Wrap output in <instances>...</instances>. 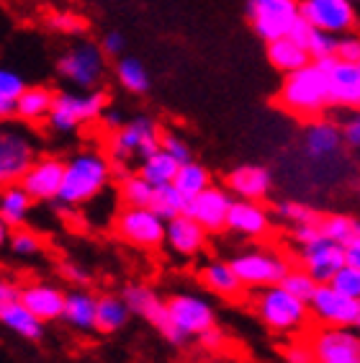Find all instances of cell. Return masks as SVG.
<instances>
[{
	"instance_id": "9a60e30c",
	"label": "cell",
	"mask_w": 360,
	"mask_h": 363,
	"mask_svg": "<svg viewBox=\"0 0 360 363\" xmlns=\"http://www.w3.org/2000/svg\"><path fill=\"white\" fill-rule=\"evenodd\" d=\"M34 162V145L21 129H6L0 134V181L6 186L21 183Z\"/></svg>"
},
{
	"instance_id": "9f6ffc18",
	"label": "cell",
	"mask_w": 360,
	"mask_h": 363,
	"mask_svg": "<svg viewBox=\"0 0 360 363\" xmlns=\"http://www.w3.org/2000/svg\"><path fill=\"white\" fill-rule=\"evenodd\" d=\"M345 263H347V266L360 268V238L345 247Z\"/></svg>"
},
{
	"instance_id": "ee69618b",
	"label": "cell",
	"mask_w": 360,
	"mask_h": 363,
	"mask_svg": "<svg viewBox=\"0 0 360 363\" xmlns=\"http://www.w3.org/2000/svg\"><path fill=\"white\" fill-rule=\"evenodd\" d=\"M162 150H165L170 157L180 162V165H188V162H193V152H191V145H188L180 134L167 132L162 134Z\"/></svg>"
},
{
	"instance_id": "f5cc1de1",
	"label": "cell",
	"mask_w": 360,
	"mask_h": 363,
	"mask_svg": "<svg viewBox=\"0 0 360 363\" xmlns=\"http://www.w3.org/2000/svg\"><path fill=\"white\" fill-rule=\"evenodd\" d=\"M23 289H18L13 281H0V307H8V304H16L21 301Z\"/></svg>"
},
{
	"instance_id": "7bdbcfd3",
	"label": "cell",
	"mask_w": 360,
	"mask_h": 363,
	"mask_svg": "<svg viewBox=\"0 0 360 363\" xmlns=\"http://www.w3.org/2000/svg\"><path fill=\"white\" fill-rule=\"evenodd\" d=\"M330 286H334L339 294H345L350 299H360V268L355 266H342L337 271L332 281H330Z\"/></svg>"
},
{
	"instance_id": "cb8c5ba5",
	"label": "cell",
	"mask_w": 360,
	"mask_h": 363,
	"mask_svg": "<svg viewBox=\"0 0 360 363\" xmlns=\"http://www.w3.org/2000/svg\"><path fill=\"white\" fill-rule=\"evenodd\" d=\"M64 299H67V294L60 291V289L52 286V284H42V281L23 286V294H21V301L42 322L62 320Z\"/></svg>"
},
{
	"instance_id": "4fadbf2b",
	"label": "cell",
	"mask_w": 360,
	"mask_h": 363,
	"mask_svg": "<svg viewBox=\"0 0 360 363\" xmlns=\"http://www.w3.org/2000/svg\"><path fill=\"white\" fill-rule=\"evenodd\" d=\"M317 363H360V333L355 328H322L309 337Z\"/></svg>"
},
{
	"instance_id": "5bb4252c",
	"label": "cell",
	"mask_w": 360,
	"mask_h": 363,
	"mask_svg": "<svg viewBox=\"0 0 360 363\" xmlns=\"http://www.w3.org/2000/svg\"><path fill=\"white\" fill-rule=\"evenodd\" d=\"M301 18L330 34H350L358 23L350 0H301Z\"/></svg>"
},
{
	"instance_id": "ba28073f",
	"label": "cell",
	"mask_w": 360,
	"mask_h": 363,
	"mask_svg": "<svg viewBox=\"0 0 360 363\" xmlns=\"http://www.w3.org/2000/svg\"><path fill=\"white\" fill-rule=\"evenodd\" d=\"M229 263H232V268L237 271V276H240V281L244 284V289H257V291L268 286H278V284L286 279V273L291 271L288 260H286L281 252L260 250V247L237 252Z\"/></svg>"
},
{
	"instance_id": "60d3db41",
	"label": "cell",
	"mask_w": 360,
	"mask_h": 363,
	"mask_svg": "<svg viewBox=\"0 0 360 363\" xmlns=\"http://www.w3.org/2000/svg\"><path fill=\"white\" fill-rule=\"evenodd\" d=\"M278 217L283 219V222L293 224V227H301V224H322V219H325L309 203H298V201L278 203Z\"/></svg>"
},
{
	"instance_id": "ac0fdd59",
	"label": "cell",
	"mask_w": 360,
	"mask_h": 363,
	"mask_svg": "<svg viewBox=\"0 0 360 363\" xmlns=\"http://www.w3.org/2000/svg\"><path fill=\"white\" fill-rule=\"evenodd\" d=\"M325 67L332 93V106H342L350 111L360 108V62H342L337 57L319 62Z\"/></svg>"
},
{
	"instance_id": "7dc6e473",
	"label": "cell",
	"mask_w": 360,
	"mask_h": 363,
	"mask_svg": "<svg viewBox=\"0 0 360 363\" xmlns=\"http://www.w3.org/2000/svg\"><path fill=\"white\" fill-rule=\"evenodd\" d=\"M337 60H342V62H360V36L355 34L339 36Z\"/></svg>"
},
{
	"instance_id": "8d00e7d4",
	"label": "cell",
	"mask_w": 360,
	"mask_h": 363,
	"mask_svg": "<svg viewBox=\"0 0 360 363\" xmlns=\"http://www.w3.org/2000/svg\"><path fill=\"white\" fill-rule=\"evenodd\" d=\"M186 206H188V199L170 183V186H157V189H154V199L150 209L157 211L165 222H170V219L186 214Z\"/></svg>"
},
{
	"instance_id": "83f0119b",
	"label": "cell",
	"mask_w": 360,
	"mask_h": 363,
	"mask_svg": "<svg viewBox=\"0 0 360 363\" xmlns=\"http://www.w3.org/2000/svg\"><path fill=\"white\" fill-rule=\"evenodd\" d=\"M268 60L270 65L281 72H296L306 65H312V55L309 49L301 47L298 42H293L291 36H283V39H276V42L268 44Z\"/></svg>"
},
{
	"instance_id": "484cf974",
	"label": "cell",
	"mask_w": 360,
	"mask_h": 363,
	"mask_svg": "<svg viewBox=\"0 0 360 363\" xmlns=\"http://www.w3.org/2000/svg\"><path fill=\"white\" fill-rule=\"evenodd\" d=\"M96 315H98V296H93L85 289L67 291L62 320L67 322L69 328L80 330V333H90V330H96Z\"/></svg>"
},
{
	"instance_id": "c3c4849f",
	"label": "cell",
	"mask_w": 360,
	"mask_h": 363,
	"mask_svg": "<svg viewBox=\"0 0 360 363\" xmlns=\"http://www.w3.org/2000/svg\"><path fill=\"white\" fill-rule=\"evenodd\" d=\"M339 129H342L345 145L353 147V150H360V108L358 111H350V116L339 124Z\"/></svg>"
},
{
	"instance_id": "30bf717a",
	"label": "cell",
	"mask_w": 360,
	"mask_h": 363,
	"mask_svg": "<svg viewBox=\"0 0 360 363\" xmlns=\"http://www.w3.org/2000/svg\"><path fill=\"white\" fill-rule=\"evenodd\" d=\"M167 315H170V322L178 330V335L183 337V342L188 337H198L216 325L214 307L198 294H173L167 299Z\"/></svg>"
},
{
	"instance_id": "681fc988",
	"label": "cell",
	"mask_w": 360,
	"mask_h": 363,
	"mask_svg": "<svg viewBox=\"0 0 360 363\" xmlns=\"http://www.w3.org/2000/svg\"><path fill=\"white\" fill-rule=\"evenodd\" d=\"M124 36L118 34V31H108V34L103 36V42H101V49H103L106 57H121L124 55Z\"/></svg>"
},
{
	"instance_id": "db71d44e",
	"label": "cell",
	"mask_w": 360,
	"mask_h": 363,
	"mask_svg": "<svg viewBox=\"0 0 360 363\" xmlns=\"http://www.w3.org/2000/svg\"><path fill=\"white\" fill-rule=\"evenodd\" d=\"M101 124L108 134L111 132H118L121 126H124V113L118 111V108H106V113L101 116Z\"/></svg>"
},
{
	"instance_id": "816d5d0a",
	"label": "cell",
	"mask_w": 360,
	"mask_h": 363,
	"mask_svg": "<svg viewBox=\"0 0 360 363\" xmlns=\"http://www.w3.org/2000/svg\"><path fill=\"white\" fill-rule=\"evenodd\" d=\"M319 238H322V227H319V224H301V227H293V240H296L301 247Z\"/></svg>"
},
{
	"instance_id": "9c48e42d",
	"label": "cell",
	"mask_w": 360,
	"mask_h": 363,
	"mask_svg": "<svg viewBox=\"0 0 360 363\" xmlns=\"http://www.w3.org/2000/svg\"><path fill=\"white\" fill-rule=\"evenodd\" d=\"M103 49L90 42H80L57 60V72L62 80H67L80 91H96V85L103 77Z\"/></svg>"
},
{
	"instance_id": "8fae6325",
	"label": "cell",
	"mask_w": 360,
	"mask_h": 363,
	"mask_svg": "<svg viewBox=\"0 0 360 363\" xmlns=\"http://www.w3.org/2000/svg\"><path fill=\"white\" fill-rule=\"evenodd\" d=\"M121 296L126 299V304H129V309H132V315L150 322L167 342L183 345V337L178 335V330L173 328L170 315H167V301L159 299L157 291H152V289L145 286V284H129V286H124V294H121Z\"/></svg>"
},
{
	"instance_id": "b9f144b4",
	"label": "cell",
	"mask_w": 360,
	"mask_h": 363,
	"mask_svg": "<svg viewBox=\"0 0 360 363\" xmlns=\"http://www.w3.org/2000/svg\"><path fill=\"white\" fill-rule=\"evenodd\" d=\"M8 247L18 258H34L36 252L42 250V238L36 232L26 230V227H18V230H13L11 240H8Z\"/></svg>"
},
{
	"instance_id": "d6a6232c",
	"label": "cell",
	"mask_w": 360,
	"mask_h": 363,
	"mask_svg": "<svg viewBox=\"0 0 360 363\" xmlns=\"http://www.w3.org/2000/svg\"><path fill=\"white\" fill-rule=\"evenodd\" d=\"M26 80L16 70H8V67L0 70V116L3 119L16 116V106H18L21 96L26 93Z\"/></svg>"
},
{
	"instance_id": "8992f818",
	"label": "cell",
	"mask_w": 360,
	"mask_h": 363,
	"mask_svg": "<svg viewBox=\"0 0 360 363\" xmlns=\"http://www.w3.org/2000/svg\"><path fill=\"white\" fill-rule=\"evenodd\" d=\"M249 26L265 44L283 39L301 21V0H247Z\"/></svg>"
},
{
	"instance_id": "6f0895ef",
	"label": "cell",
	"mask_w": 360,
	"mask_h": 363,
	"mask_svg": "<svg viewBox=\"0 0 360 363\" xmlns=\"http://www.w3.org/2000/svg\"><path fill=\"white\" fill-rule=\"evenodd\" d=\"M350 3H360V0H350Z\"/></svg>"
},
{
	"instance_id": "7c38bea8",
	"label": "cell",
	"mask_w": 360,
	"mask_h": 363,
	"mask_svg": "<svg viewBox=\"0 0 360 363\" xmlns=\"http://www.w3.org/2000/svg\"><path fill=\"white\" fill-rule=\"evenodd\" d=\"M312 315L327 328H358L360 330V299H350L330 284H319L314 299L309 301Z\"/></svg>"
},
{
	"instance_id": "44dd1931",
	"label": "cell",
	"mask_w": 360,
	"mask_h": 363,
	"mask_svg": "<svg viewBox=\"0 0 360 363\" xmlns=\"http://www.w3.org/2000/svg\"><path fill=\"white\" fill-rule=\"evenodd\" d=\"M206 235L208 232L193 217L180 214V217L167 222L165 245L167 250L180 255V258H196L203 250V245H206Z\"/></svg>"
},
{
	"instance_id": "3957f363",
	"label": "cell",
	"mask_w": 360,
	"mask_h": 363,
	"mask_svg": "<svg viewBox=\"0 0 360 363\" xmlns=\"http://www.w3.org/2000/svg\"><path fill=\"white\" fill-rule=\"evenodd\" d=\"M252 309H255L257 320L263 322L265 328L273 330V333H283V335L301 333L306 320H309V312H312L306 301L293 296L281 284L260 289L252 299Z\"/></svg>"
},
{
	"instance_id": "e575fe53",
	"label": "cell",
	"mask_w": 360,
	"mask_h": 363,
	"mask_svg": "<svg viewBox=\"0 0 360 363\" xmlns=\"http://www.w3.org/2000/svg\"><path fill=\"white\" fill-rule=\"evenodd\" d=\"M116 77H118V83L124 85L129 93H134V96H142V93L150 91V72H147V67L139 62L137 57L118 60Z\"/></svg>"
},
{
	"instance_id": "4316f807",
	"label": "cell",
	"mask_w": 360,
	"mask_h": 363,
	"mask_svg": "<svg viewBox=\"0 0 360 363\" xmlns=\"http://www.w3.org/2000/svg\"><path fill=\"white\" fill-rule=\"evenodd\" d=\"M31 194L23 189L21 183H11L3 189L0 194V222L8 230H18L23 222L28 219V211H31Z\"/></svg>"
},
{
	"instance_id": "74e56055",
	"label": "cell",
	"mask_w": 360,
	"mask_h": 363,
	"mask_svg": "<svg viewBox=\"0 0 360 363\" xmlns=\"http://www.w3.org/2000/svg\"><path fill=\"white\" fill-rule=\"evenodd\" d=\"M121 201L124 206H152L154 199V186L147 178H142L139 173H132L126 181H121Z\"/></svg>"
},
{
	"instance_id": "f907efd6",
	"label": "cell",
	"mask_w": 360,
	"mask_h": 363,
	"mask_svg": "<svg viewBox=\"0 0 360 363\" xmlns=\"http://www.w3.org/2000/svg\"><path fill=\"white\" fill-rule=\"evenodd\" d=\"M198 340V345H201L203 350H222V345H224V333L219 328H208L206 333H201V335L196 337Z\"/></svg>"
},
{
	"instance_id": "e0dca14e",
	"label": "cell",
	"mask_w": 360,
	"mask_h": 363,
	"mask_svg": "<svg viewBox=\"0 0 360 363\" xmlns=\"http://www.w3.org/2000/svg\"><path fill=\"white\" fill-rule=\"evenodd\" d=\"M232 203H235V199L229 196L227 189L208 186L203 194L193 196V199L188 201L186 214L193 217L206 232H219V230H227V219H229Z\"/></svg>"
},
{
	"instance_id": "f546056e",
	"label": "cell",
	"mask_w": 360,
	"mask_h": 363,
	"mask_svg": "<svg viewBox=\"0 0 360 363\" xmlns=\"http://www.w3.org/2000/svg\"><path fill=\"white\" fill-rule=\"evenodd\" d=\"M55 98L57 93L47 85H28L18 106H16V116L21 121H28V124L49 119V113L55 108Z\"/></svg>"
},
{
	"instance_id": "1f68e13d",
	"label": "cell",
	"mask_w": 360,
	"mask_h": 363,
	"mask_svg": "<svg viewBox=\"0 0 360 363\" xmlns=\"http://www.w3.org/2000/svg\"><path fill=\"white\" fill-rule=\"evenodd\" d=\"M178 170H180V162L175 160V157H170L165 150H157V152L150 155V157L142 160V165H139V175L147 178L154 189H157V186H170V183L175 181Z\"/></svg>"
},
{
	"instance_id": "bcb514c9",
	"label": "cell",
	"mask_w": 360,
	"mask_h": 363,
	"mask_svg": "<svg viewBox=\"0 0 360 363\" xmlns=\"http://www.w3.org/2000/svg\"><path fill=\"white\" fill-rule=\"evenodd\" d=\"M283 358H286V363H317L314 361L312 342H304V340L288 342L283 348Z\"/></svg>"
},
{
	"instance_id": "5b68a950",
	"label": "cell",
	"mask_w": 360,
	"mask_h": 363,
	"mask_svg": "<svg viewBox=\"0 0 360 363\" xmlns=\"http://www.w3.org/2000/svg\"><path fill=\"white\" fill-rule=\"evenodd\" d=\"M106 93L103 91H64L57 93L55 108L49 113V126L57 134H69L75 132L77 126L88 124V121H98L106 113Z\"/></svg>"
},
{
	"instance_id": "ab89813d",
	"label": "cell",
	"mask_w": 360,
	"mask_h": 363,
	"mask_svg": "<svg viewBox=\"0 0 360 363\" xmlns=\"http://www.w3.org/2000/svg\"><path fill=\"white\" fill-rule=\"evenodd\" d=\"M337 47H339V36L330 34V31H322V28H314L306 49L312 55V62H325V60H332L337 57Z\"/></svg>"
},
{
	"instance_id": "d4e9b609",
	"label": "cell",
	"mask_w": 360,
	"mask_h": 363,
	"mask_svg": "<svg viewBox=\"0 0 360 363\" xmlns=\"http://www.w3.org/2000/svg\"><path fill=\"white\" fill-rule=\"evenodd\" d=\"M198 276H201V284L208 291L216 294V296H224V299H235L244 289V284L240 281L237 271L227 260H208Z\"/></svg>"
},
{
	"instance_id": "ffe728a7",
	"label": "cell",
	"mask_w": 360,
	"mask_h": 363,
	"mask_svg": "<svg viewBox=\"0 0 360 363\" xmlns=\"http://www.w3.org/2000/svg\"><path fill=\"white\" fill-rule=\"evenodd\" d=\"M227 230H232L240 238L247 240H263L270 232V214L260 201H244L235 199L229 209Z\"/></svg>"
},
{
	"instance_id": "52a82bcc",
	"label": "cell",
	"mask_w": 360,
	"mask_h": 363,
	"mask_svg": "<svg viewBox=\"0 0 360 363\" xmlns=\"http://www.w3.org/2000/svg\"><path fill=\"white\" fill-rule=\"evenodd\" d=\"M113 232L132 247L154 250L159 245H165L167 222L147 206H124L113 219Z\"/></svg>"
},
{
	"instance_id": "f1b7e54d",
	"label": "cell",
	"mask_w": 360,
	"mask_h": 363,
	"mask_svg": "<svg viewBox=\"0 0 360 363\" xmlns=\"http://www.w3.org/2000/svg\"><path fill=\"white\" fill-rule=\"evenodd\" d=\"M0 322H3V328H8L11 333L23 337V340H39L44 335V322L23 301L0 307Z\"/></svg>"
},
{
	"instance_id": "277c9868",
	"label": "cell",
	"mask_w": 360,
	"mask_h": 363,
	"mask_svg": "<svg viewBox=\"0 0 360 363\" xmlns=\"http://www.w3.org/2000/svg\"><path fill=\"white\" fill-rule=\"evenodd\" d=\"M106 150H108L111 162H126L129 165L134 157L137 160H147L150 155L162 150V132H159V126L150 116H134L118 132L108 134Z\"/></svg>"
},
{
	"instance_id": "2e32d148",
	"label": "cell",
	"mask_w": 360,
	"mask_h": 363,
	"mask_svg": "<svg viewBox=\"0 0 360 363\" xmlns=\"http://www.w3.org/2000/svg\"><path fill=\"white\" fill-rule=\"evenodd\" d=\"M298 260H301V268L312 273L319 284H330L337 276L339 268L345 266V245L322 235L319 240L301 247Z\"/></svg>"
},
{
	"instance_id": "d590c367",
	"label": "cell",
	"mask_w": 360,
	"mask_h": 363,
	"mask_svg": "<svg viewBox=\"0 0 360 363\" xmlns=\"http://www.w3.org/2000/svg\"><path fill=\"white\" fill-rule=\"evenodd\" d=\"M322 235L339 245H350L360 238V219L350 217V214H330V217L322 219Z\"/></svg>"
},
{
	"instance_id": "4dcf8cb0",
	"label": "cell",
	"mask_w": 360,
	"mask_h": 363,
	"mask_svg": "<svg viewBox=\"0 0 360 363\" xmlns=\"http://www.w3.org/2000/svg\"><path fill=\"white\" fill-rule=\"evenodd\" d=\"M129 317H132V309H129L124 296H116V294L98 296V315H96L98 333H103V335L118 333L121 328H126Z\"/></svg>"
},
{
	"instance_id": "f35d334b",
	"label": "cell",
	"mask_w": 360,
	"mask_h": 363,
	"mask_svg": "<svg viewBox=\"0 0 360 363\" xmlns=\"http://www.w3.org/2000/svg\"><path fill=\"white\" fill-rule=\"evenodd\" d=\"M281 286L288 289V291H291L293 296H298L301 301H306V304H309V301L314 299L317 289H319V281L314 279V276L309 271H306V268L291 266V271L286 273V279L281 281Z\"/></svg>"
},
{
	"instance_id": "f6af8a7d",
	"label": "cell",
	"mask_w": 360,
	"mask_h": 363,
	"mask_svg": "<svg viewBox=\"0 0 360 363\" xmlns=\"http://www.w3.org/2000/svg\"><path fill=\"white\" fill-rule=\"evenodd\" d=\"M49 23H52V28H57L60 34L77 36L85 31V21L77 13H55V16H49Z\"/></svg>"
},
{
	"instance_id": "7a4b0ae2",
	"label": "cell",
	"mask_w": 360,
	"mask_h": 363,
	"mask_svg": "<svg viewBox=\"0 0 360 363\" xmlns=\"http://www.w3.org/2000/svg\"><path fill=\"white\" fill-rule=\"evenodd\" d=\"M113 178L111 160L98 152H77L64 160V183L60 191L62 206H80L93 201Z\"/></svg>"
},
{
	"instance_id": "836d02e7",
	"label": "cell",
	"mask_w": 360,
	"mask_h": 363,
	"mask_svg": "<svg viewBox=\"0 0 360 363\" xmlns=\"http://www.w3.org/2000/svg\"><path fill=\"white\" fill-rule=\"evenodd\" d=\"M173 186L191 201L193 196L203 194V191L211 186V175H208V170L203 168V165H198V162H188V165H180Z\"/></svg>"
},
{
	"instance_id": "d6986e66",
	"label": "cell",
	"mask_w": 360,
	"mask_h": 363,
	"mask_svg": "<svg viewBox=\"0 0 360 363\" xmlns=\"http://www.w3.org/2000/svg\"><path fill=\"white\" fill-rule=\"evenodd\" d=\"M64 183V162L57 157H39L21 178V186L34 201H60Z\"/></svg>"
},
{
	"instance_id": "603a6c76",
	"label": "cell",
	"mask_w": 360,
	"mask_h": 363,
	"mask_svg": "<svg viewBox=\"0 0 360 363\" xmlns=\"http://www.w3.org/2000/svg\"><path fill=\"white\" fill-rule=\"evenodd\" d=\"M345 145L342 129L330 119H314L309 121L304 132V152L309 160H330L339 152V147Z\"/></svg>"
},
{
	"instance_id": "11a10c76",
	"label": "cell",
	"mask_w": 360,
	"mask_h": 363,
	"mask_svg": "<svg viewBox=\"0 0 360 363\" xmlns=\"http://www.w3.org/2000/svg\"><path fill=\"white\" fill-rule=\"evenodd\" d=\"M62 273L67 276L69 281H72V284H77V286H83V284H88V281H90V273L83 271L80 266H75V263H64Z\"/></svg>"
},
{
	"instance_id": "6da1fadb",
	"label": "cell",
	"mask_w": 360,
	"mask_h": 363,
	"mask_svg": "<svg viewBox=\"0 0 360 363\" xmlns=\"http://www.w3.org/2000/svg\"><path fill=\"white\" fill-rule=\"evenodd\" d=\"M276 104L296 119H322V113L332 106V93H330L325 67L319 62H312L296 72H288L278 91Z\"/></svg>"
},
{
	"instance_id": "7402d4cb",
	"label": "cell",
	"mask_w": 360,
	"mask_h": 363,
	"mask_svg": "<svg viewBox=\"0 0 360 363\" xmlns=\"http://www.w3.org/2000/svg\"><path fill=\"white\" fill-rule=\"evenodd\" d=\"M273 189V175L263 165H240L227 175V191L244 201H263Z\"/></svg>"
}]
</instances>
